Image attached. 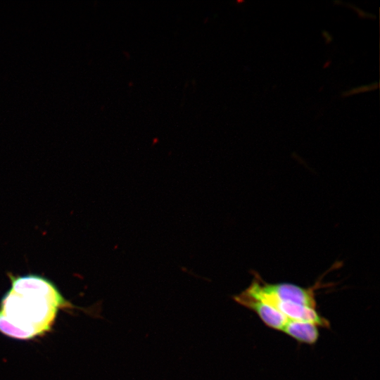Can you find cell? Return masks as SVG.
Segmentation results:
<instances>
[{
    "instance_id": "cell-1",
    "label": "cell",
    "mask_w": 380,
    "mask_h": 380,
    "mask_svg": "<svg viewBox=\"0 0 380 380\" xmlns=\"http://www.w3.org/2000/svg\"><path fill=\"white\" fill-rule=\"evenodd\" d=\"M10 289L0 301V332L9 338L30 340L51 331L60 310L72 305L49 279L36 274L8 273Z\"/></svg>"
},
{
    "instance_id": "cell-3",
    "label": "cell",
    "mask_w": 380,
    "mask_h": 380,
    "mask_svg": "<svg viewBox=\"0 0 380 380\" xmlns=\"http://www.w3.org/2000/svg\"><path fill=\"white\" fill-rule=\"evenodd\" d=\"M258 279L262 288L280 300L317 308L315 287L305 288L290 283L270 284L265 281L260 275Z\"/></svg>"
},
{
    "instance_id": "cell-5",
    "label": "cell",
    "mask_w": 380,
    "mask_h": 380,
    "mask_svg": "<svg viewBox=\"0 0 380 380\" xmlns=\"http://www.w3.org/2000/svg\"><path fill=\"white\" fill-rule=\"evenodd\" d=\"M281 331L301 343L315 344L319 338V327L310 322L289 319Z\"/></svg>"
},
{
    "instance_id": "cell-4",
    "label": "cell",
    "mask_w": 380,
    "mask_h": 380,
    "mask_svg": "<svg viewBox=\"0 0 380 380\" xmlns=\"http://www.w3.org/2000/svg\"><path fill=\"white\" fill-rule=\"evenodd\" d=\"M233 299L239 305L253 311L268 327L281 331L289 320L274 307L257 299L244 291L234 296Z\"/></svg>"
},
{
    "instance_id": "cell-7",
    "label": "cell",
    "mask_w": 380,
    "mask_h": 380,
    "mask_svg": "<svg viewBox=\"0 0 380 380\" xmlns=\"http://www.w3.org/2000/svg\"><path fill=\"white\" fill-rule=\"evenodd\" d=\"M322 33H323V37L327 40V42L330 43L332 41V37L331 36V34L326 31H324Z\"/></svg>"
},
{
    "instance_id": "cell-2",
    "label": "cell",
    "mask_w": 380,
    "mask_h": 380,
    "mask_svg": "<svg viewBox=\"0 0 380 380\" xmlns=\"http://www.w3.org/2000/svg\"><path fill=\"white\" fill-rule=\"evenodd\" d=\"M248 295L274 307L288 319L310 322L319 327H329V322L322 317L316 308L287 301H282L260 286L258 275L255 274L250 286L244 290Z\"/></svg>"
},
{
    "instance_id": "cell-6",
    "label": "cell",
    "mask_w": 380,
    "mask_h": 380,
    "mask_svg": "<svg viewBox=\"0 0 380 380\" xmlns=\"http://www.w3.org/2000/svg\"><path fill=\"white\" fill-rule=\"evenodd\" d=\"M378 87H379L378 82L372 83L371 84L362 85L357 87L353 88L352 89H349L346 91H343L342 93V96H349L353 94L372 91V90L377 89Z\"/></svg>"
}]
</instances>
